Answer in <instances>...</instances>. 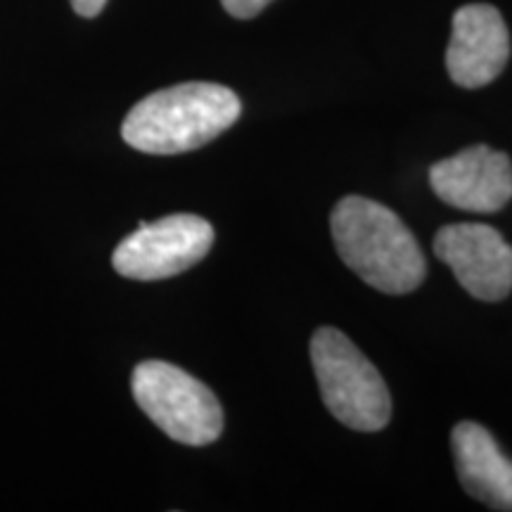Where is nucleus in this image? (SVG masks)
<instances>
[{
	"instance_id": "obj_1",
	"label": "nucleus",
	"mask_w": 512,
	"mask_h": 512,
	"mask_svg": "<svg viewBox=\"0 0 512 512\" xmlns=\"http://www.w3.org/2000/svg\"><path fill=\"white\" fill-rule=\"evenodd\" d=\"M330 228L339 259L375 290L408 294L425 280L427 264L418 240L384 204L342 197L332 209Z\"/></svg>"
},
{
	"instance_id": "obj_2",
	"label": "nucleus",
	"mask_w": 512,
	"mask_h": 512,
	"mask_svg": "<svg viewBox=\"0 0 512 512\" xmlns=\"http://www.w3.org/2000/svg\"><path fill=\"white\" fill-rule=\"evenodd\" d=\"M242 114V102L219 83L190 81L147 95L121 124V138L147 155H181L211 143Z\"/></svg>"
},
{
	"instance_id": "obj_3",
	"label": "nucleus",
	"mask_w": 512,
	"mask_h": 512,
	"mask_svg": "<svg viewBox=\"0 0 512 512\" xmlns=\"http://www.w3.org/2000/svg\"><path fill=\"white\" fill-rule=\"evenodd\" d=\"M311 361L323 403L342 425L358 432H380L389 425L392 396L387 384L344 332H313Z\"/></svg>"
},
{
	"instance_id": "obj_4",
	"label": "nucleus",
	"mask_w": 512,
	"mask_h": 512,
	"mask_svg": "<svg viewBox=\"0 0 512 512\" xmlns=\"http://www.w3.org/2000/svg\"><path fill=\"white\" fill-rule=\"evenodd\" d=\"M133 399L178 444L207 446L223 432L221 403L207 384L166 361H143L131 377Z\"/></svg>"
},
{
	"instance_id": "obj_5",
	"label": "nucleus",
	"mask_w": 512,
	"mask_h": 512,
	"mask_svg": "<svg viewBox=\"0 0 512 512\" xmlns=\"http://www.w3.org/2000/svg\"><path fill=\"white\" fill-rule=\"evenodd\" d=\"M214 245V228L195 214L164 216L140 223L136 233L114 249L112 266L131 280H164L200 264Z\"/></svg>"
},
{
	"instance_id": "obj_6",
	"label": "nucleus",
	"mask_w": 512,
	"mask_h": 512,
	"mask_svg": "<svg viewBox=\"0 0 512 512\" xmlns=\"http://www.w3.org/2000/svg\"><path fill=\"white\" fill-rule=\"evenodd\" d=\"M434 254L479 302H501L512 292V247L486 223L444 226L434 238Z\"/></svg>"
},
{
	"instance_id": "obj_7",
	"label": "nucleus",
	"mask_w": 512,
	"mask_h": 512,
	"mask_svg": "<svg viewBox=\"0 0 512 512\" xmlns=\"http://www.w3.org/2000/svg\"><path fill=\"white\" fill-rule=\"evenodd\" d=\"M434 195L472 214H496L512 200V162L505 152L479 143L432 164Z\"/></svg>"
},
{
	"instance_id": "obj_8",
	"label": "nucleus",
	"mask_w": 512,
	"mask_h": 512,
	"mask_svg": "<svg viewBox=\"0 0 512 512\" xmlns=\"http://www.w3.org/2000/svg\"><path fill=\"white\" fill-rule=\"evenodd\" d=\"M510 60V34L494 5H463L453 15L446 69L453 83L482 88L498 79Z\"/></svg>"
},
{
	"instance_id": "obj_9",
	"label": "nucleus",
	"mask_w": 512,
	"mask_h": 512,
	"mask_svg": "<svg viewBox=\"0 0 512 512\" xmlns=\"http://www.w3.org/2000/svg\"><path fill=\"white\" fill-rule=\"evenodd\" d=\"M456 472L463 489L491 510L512 512V460L479 422H458L451 434Z\"/></svg>"
},
{
	"instance_id": "obj_10",
	"label": "nucleus",
	"mask_w": 512,
	"mask_h": 512,
	"mask_svg": "<svg viewBox=\"0 0 512 512\" xmlns=\"http://www.w3.org/2000/svg\"><path fill=\"white\" fill-rule=\"evenodd\" d=\"M221 3L228 15L238 19H252L259 15L266 5H271V0H221Z\"/></svg>"
},
{
	"instance_id": "obj_11",
	"label": "nucleus",
	"mask_w": 512,
	"mask_h": 512,
	"mask_svg": "<svg viewBox=\"0 0 512 512\" xmlns=\"http://www.w3.org/2000/svg\"><path fill=\"white\" fill-rule=\"evenodd\" d=\"M107 0H72V8L81 17H98L105 10Z\"/></svg>"
}]
</instances>
